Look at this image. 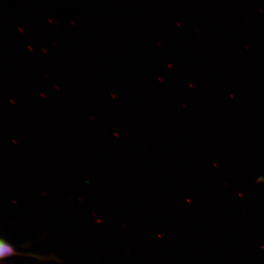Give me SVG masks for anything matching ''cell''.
<instances>
[{"label": "cell", "instance_id": "obj_1", "mask_svg": "<svg viewBox=\"0 0 264 264\" xmlns=\"http://www.w3.org/2000/svg\"><path fill=\"white\" fill-rule=\"evenodd\" d=\"M19 255L32 257L37 259L41 261H56L60 262V260L53 255L43 256L38 255L31 253H22L16 250L14 247L11 245L4 238H1L0 240V259L4 260L11 256Z\"/></svg>", "mask_w": 264, "mask_h": 264}, {"label": "cell", "instance_id": "obj_2", "mask_svg": "<svg viewBox=\"0 0 264 264\" xmlns=\"http://www.w3.org/2000/svg\"><path fill=\"white\" fill-rule=\"evenodd\" d=\"M27 47L30 50L32 51V47L31 46L27 45Z\"/></svg>", "mask_w": 264, "mask_h": 264}, {"label": "cell", "instance_id": "obj_3", "mask_svg": "<svg viewBox=\"0 0 264 264\" xmlns=\"http://www.w3.org/2000/svg\"><path fill=\"white\" fill-rule=\"evenodd\" d=\"M47 20H48L50 22H51V23H53L51 19L48 18V19H47Z\"/></svg>", "mask_w": 264, "mask_h": 264}, {"label": "cell", "instance_id": "obj_4", "mask_svg": "<svg viewBox=\"0 0 264 264\" xmlns=\"http://www.w3.org/2000/svg\"><path fill=\"white\" fill-rule=\"evenodd\" d=\"M18 29L20 30V32H21L22 33H23L22 30L21 28L18 27Z\"/></svg>", "mask_w": 264, "mask_h": 264}, {"label": "cell", "instance_id": "obj_5", "mask_svg": "<svg viewBox=\"0 0 264 264\" xmlns=\"http://www.w3.org/2000/svg\"><path fill=\"white\" fill-rule=\"evenodd\" d=\"M12 142H13L14 143L17 144L16 140H14V139H12Z\"/></svg>", "mask_w": 264, "mask_h": 264}, {"label": "cell", "instance_id": "obj_6", "mask_svg": "<svg viewBox=\"0 0 264 264\" xmlns=\"http://www.w3.org/2000/svg\"><path fill=\"white\" fill-rule=\"evenodd\" d=\"M9 101H10L11 103H12L13 104H14V101H13V100L10 99V100H9Z\"/></svg>", "mask_w": 264, "mask_h": 264}, {"label": "cell", "instance_id": "obj_7", "mask_svg": "<svg viewBox=\"0 0 264 264\" xmlns=\"http://www.w3.org/2000/svg\"><path fill=\"white\" fill-rule=\"evenodd\" d=\"M70 22H71L73 24L75 25V23L72 20H70Z\"/></svg>", "mask_w": 264, "mask_h": 264}, {"label": "cell", "instance_id": "obj_8", "mask_svg": "<svg viewBox=\"0 0 264 264\" xmlns=\"http://www.w3.org/2000/svg\"><path fill=\"white\" fill-rule=\"evenodd\" d=\"M42 50L43 51V52H44V53H46V51H45V50L43 48H42Z\"/></svg>", "mask_w": 264, "mask_h": 264}, {"label": "cell", "instance_id": "obj_9", "mask_svg": "<svg viewBox=\"0 0 264 264\" xmlns=\"http://www.w3.org/2000/svg\"><path fill=\"white\" fill-rule=\"evenodd\" d=\"M40 95H41L43 97H44V98L45 97L44 96V95L43 93H40Z\"/></svg>", "mask_w": 264, "mask_h": 264}, {"label": "cell", "instance_id": "obj_10", "mask_svg": "<svg viewBox=\"0 0 264 264\" xmlns=\"http://www.w3.org/2000/svg\"><path fill=\"white\" fill-rule=\"evenodd\" d=\"M54 87L57 89L59 90V88L56 86H55Z\"/></svg>", "mask_w": 264, "mask_h": 264}, {"label": "cell", "instance_id": "obj_11", "mask_svg": "<svg viewBox=\"0 0 264 264\" xmlns=\"http://www.w3.org/2000/svg\"><path fill=\"white\" fill-rule=\"evenodd\" d=\"M90 118H91L93 120H94V118H93L92 117L90 116Z\"/></svg>", "mask_w": 264, "mask_h": 264}, {"label": "cell", "instance_id": "obj_12", "mask_svg": "<svg viewBox=\"0 0 264 264\" xmlns=\"http://www.w3.org/2000/svg\"><path fill=\"white\" fill-rule=\"evenodd\" d=\"M52 42L55 45H56V44H55V43L54 42L52 41Z\"/></svg>", "mask_w": 264, "mask_h": 264}]
</instances>
